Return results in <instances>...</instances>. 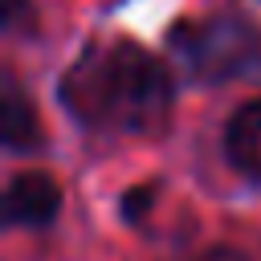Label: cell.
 <instances>
[{"label": "cell", "instance_id": "obj_1", "mask_svg": "<svg viewBox=\"0 0 261 261\" xmlns=\"http://www.w3.org/2000/svg\"><path fill=\"white\" fill-rule=\"evenodd\" d=\"M57 98L77 126L102 135H159L171 122L175 82L139 41H90L61 73Z\"/></svg>", "mask_w": 261, "mask_h": 261}, {"label": "cell", "instance_id": "obj_2", "mask_svg": "<svg viewBox=\"0 0 261 261\" xmlns=\"http://www.w3.org/2000/svg\"><path fill=\"white\" fill-rule=\"evenodd\" d=\"M171 53L200 86H220L261 73V29L241 12H208L200 20H175L167 33Z\"/></svg>", "mask_w": 261, "mask_h": 261}, {"label": "cell", "instance_id": "obj_3", "mask_svg": "<svg viewBox=\"0 0 261 261\" xmlns=\"http://www.w3.org/2000/svg\"><path fill=\"white\" fill-rule=\"evenodd\" d=\"M61 212V188L49 171H16L4 188V220L12 228H45Z\"/></svg>", "mask_w": 261, "mask_h": 261}, {"label": "cell", "instance_id": "obj_4", "mask_svg": "<svg viewBox=\"0 0 261 261\" xmlns=\"http://www.w3.org/2000/svg\"><path fill=\"white\" fill-rule=\"evenodd\" d=\"M0 139L12 155H24V151H41L45 147V130H41V118H37V106L33 98L20 90L16 73L8 69L4 73V102H0Z\"/></svg>", "mask_w": 261, "mask_h": 261}, {"label": "cell", "instance_id": "obj_5", "mask_svg": "<svg viewBox=\"0 0 261 261\" xmlns=\"http://www.w3.org/2000/svg\"><path fill=\"white\" fill-rule=\"evenodd\" d=\"M224 159L245 179L261 184V98L241 102L224 122Z\"/></svg>", "mask_w": 261, "mask_h": 261}, {"label": "cell", "instance_id": "obj_6", "mask_svg": "<svg viewBox=\"0 0 261 261\" xmlns=\"http://www.w3.org/2000/svg\"><path fill=\"white\" fill-rule=\"evenodd\" d=\"M155 200H159V184H135V188H126V192H122L118 212H122V220H126V224H143V220L151 216Z\"/></svg>", "mask_w": 261, "mask_h": 261}, {"label": "cell", "instance_id": "obj_7", "mask_svg": "<svg viewBox=\"0 0 261 261\" xmlns=\"http://www.w3.org/2000/svg\"><path fill=\"white\" fill-rule=\"evenodd\" d=\"M0 24L12 37H37V8H33V0H4Z\"/></svg>", "mask_w": 261, "mask_h": 261}, {"label": "cell", "instance_id": "obj_8", "mask_svg": "<svg viewBox=\"0 0 261 261\" xmlns=\"http://www.w3.org/2000/svg\"><path fill=\"white\" fill-rule=\"evenodd\" d=\"M188 261H253L241 245H208V249H200L196 257H188Z\"/></svg>", "mask_w": 261, "mask_h": 261}]
</instances>
